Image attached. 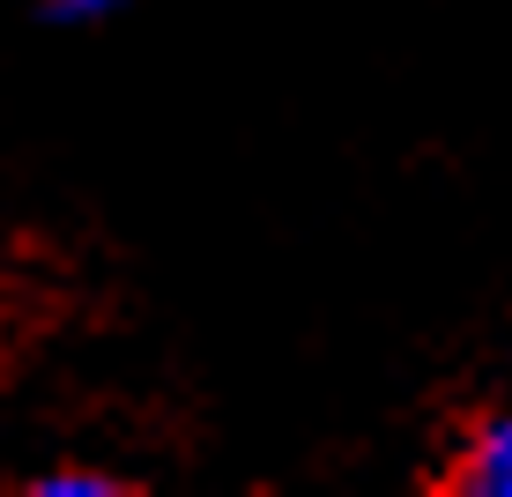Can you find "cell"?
<instances>
[{
  "label": "cell",
  "mask_w": 512,
  "mask_h": 497,
  "mask_svg": "<svg viewBox=\"0 0 512 497\" xmlns=\"http://www.w3.org/2000/svg\"><path fill=\"white\" fill-rule=\"evenodd\" d=\"M446 490L461 497H512V408H490L461 431L446 460Z\"/></svg>",
  "instance_id": "1"
},
{
  "label": "cell",
  "mask_w": 512,
  "mask_h": 497,
  "mask_svg": "<svg viewBox=\"0 0 512 497\" xmlns=\"http://www.w3.org/2000/svg\"><path fill=\"white\" fill-rule=\"evenodd\" d=\"M30 490H38V497H112V490H127V483L104 475V468H45Z\"/></svg>",
  "instance_id": "2"
},
{
  "label": "cell",
  "mask_w": 512,
  "mask_h": 497,
  "mask_svg": "<svg viewBox=\"0 0 512 497\" xmlns=\"http://www.w3.org/2000/svg\"><path fill=\"white\" fill-rule=\"evenodd\" d=\"M119 0H45V15L52 23H67V30H82V23H104Z\"/></svg>",
  "instance_id": "3"
}]
</instances>
